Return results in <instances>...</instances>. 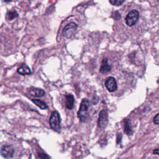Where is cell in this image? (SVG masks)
Wrapping results in <instances>:
<instances>
[{
    "label": "cell",
    "mask_w": 159,
    "mask_h": 159,
    "mask_svg": "<svg viewBox=\"0 0 159 159\" xmlns=\"http://www.w3.org/2000/svg\"><path fill=\"white\" fill-rule=\"evenodd\" d=\"M40 157L42 158V159H50L49 157V156L47 155L46 154H44V153H41V154H40Z\"/></svg>",
    "instance_id": "cell-17"
},
{
    "label": "cell",
    "mask_w": 159,
    "mask_h": 159,
    "mask_svg": "<svg viewBox=\"0 0 159 159\" xmlns=\"http://www.w3.org/2000/svg\"><path fill=\"white\" fill-rule=\"evenodd\" d=\"M14 150L13 147L11 146H3L1 150H0V154L1 155L6 158H12L14 155Z\"/></svg>",
    "instance_id": "cell-7"
},
{
    "label": "cell",
    "mask_w": 159,
    "mask_h": 159,
    "mask_svg": "<svg viewBox=\"0 0 159 159\" xmlns=\"http://www.w3.org/2000/svg\"><path fill=\"white\" fill-rule=\"evenodd\" d=\"M28 93L30 95L34 97H38V98L42 97L45 95V92L44 90L41 89V88H34V87L31 88L28 91Z\"/></svg>",
    "instance_id": "cell-8"
},
{
    "label": "cell",
    "mask_w": 159,
    "mask_h": 159,
    "mask_svg": "<svg viewBox=\"0 0 159 159\" xmlns=\"http://www.w3.org/2000/svg\"><path fill=\"white\" fill-rule=\"evenodd\" d=\"M75 103V98L74 95L68 94L65 95V104L67 109L71 110L74 108Z\"/></svg>",
    "instance_id": "cell-9"
},
{
    "label": "cell",
    "mask_w": 159,
    "mask_h": 159,
    "mask_svg": "<svg viewBox=\"0 0 159 159\" xmlns=\"http://www.w3.org/2000/svg\"><path fill=\"white\" fill-rule=\"evenodd\" d=\"M122 139V135L121 134H119L117 135V143L119 144L121 143V140Z\"/></svg>",
    "instance_id": "cell-18"
},
{
    "label": "cell",
    "mask_w": 159,
    "mask_h": 159,
    "mask_svg": "<svg viewBox=\"0 0 159 159\" xmlns=\"http://www.w3.org/2000/svg\"><path fill=\"white\" fill-rule=\"evenodd\" d=\"M108 123V115L106 110H102L99 113V119L98 121V126L101 128H105Z\"/></svg>",
    "instance_id": "cell-5"
},
{
    "label": "cell",
    "mask_w": 159,
    "mask_h": 159,
    "mask_svg": "<svg viewBox=\"0 0 159 159\" xmlns=\"http://www.w3.org/2000/svg\"><path fill=\"white\" fill-rule=\"evenodd\" d=\"M32 101L41 110H46L48 108V106L47 105V104L41 100L33 99H32Z\"/></svg>",
    "instance_id": "cell-13"
},
{
    "label": "cell",
    "mask_w": 159,
    "mask_h": 159,
    "mask_svg": "<svg viewBox=\"0 0 159 159\" xmlns=\"http://www.w3.org/2000/svg\"><path fill=\"white\" fill-rule=\"evenodd\" d=\"M17 73L22 75H30L31 74V71L28 66H27L25 64H23L17 69Z\"/></svg>",
    "instance_id": "cell-11"
},
{
    "label": "cell",
    "mask_w": 159,
    "mask_h": 159,
    "mask_svg": "<svg viewBox=\"0 0 159 159\" xmlns=\"http://www.w3.org/2000/svg\"><path fill=\"white\" fill-rule=\"evenodd\" d=\"M110 3L111 4H112L113 5H116V6H121L122 3H125V1H121V0H114V1H113V0H110Z\"/></svg>",
    "instance_id": "cell-15"
},
{
    "label": "cell",
    "mask_w": 159,
    "mask_h": 159,
    "mask_svg": "<svg viewBox=\"0 0 159 159\" xmlns=\"http://www.w3.org/2000/svg\"><path fill=\"white\" fill-rule=\"evenodd\" d=\"M139 18V13L137 10H132L126 16V23L129 26H133L135 25Z\"/></svg>",
    "instance_id": "cell-3"
},
{
    "label": "cell",
    "mask_w": 159,
    "mask_h": 159,
    "mask_svg": "<svg viewBox=\"0 0 159 159\" xmlns=\"http://www.w3.org/2000/svg\"><path fill=\"white\" fill-rule=\"evenodd\" d=\"M153 154H156V155H159V149H155V150L153 151Z\"/></svg>",
    "instance_id": "cell-19"
},
{
    "label": "cell",
    "mask_w": 159,
    "mask_h": 159,
    "mask_svg": "<svg viewBox=\"0 0 159 159\" xmlns=\"http://www.w3.org/2000/svg\"><path fill=\"white\" fill-rule=\"evenodd\" d=\"M17 17H18V13H17V11L15 10H11L6 13V18L8 21H12L16 18Z\"/></svg>",
    "instance_id": "cell-12"
},
{
    "label": "cell",
    "mask_w": 159,
    "mask_h": 159,
    "mask_svg": "<svg viewBox=\"0 0 159 159\" xmlns=\"http://www.w3.org/2000/svg\"><path fill=\"white\" fill-rule=\"evenodd\" d=\"M111 69V67L108 63V60L107 59H103L100 67V72L102 74L108 73L110 71Z\"/></svg>",
    "instance_id": "cell-10"
},
{
    "label": "cell",
    "mask_w": 159,
    "mask_h": 159,
    "mask_svg": "<svg viewBox=\"0 0 159 159\" xmlns=\"http://www.w3.org/2000/svg\"><path fill=\"white\" fill-rule=\"evenodd\" d=\"M158 2H159V0H158Z\"/></svg>",
    "instance_id": "cell-20"
},
{
    "label": "cell",
    "mask_w": 159,
    "mask_h": 159,
    "mask_svg": "<svg viewBox=\"0 0 159 159\" xmlns=\"http://www.w3.org/2000/svg\"><path fill=\"white\" fill-rule=\"evenodd\" d=\"M77 29V25L75 23H70L68 24L63 30V35L67 38H71L75 33Z\"/></svg>",
    "instance_id": "cell-4"
},
{
    "label": "cell",
    "mask_w": 159,
    "mask_h": 159,
    "mask_svg": "<svg viewBox=\"0 0 159 159\" xmlns=\"http://www.w3.org/2000/svg\"><path fill=\"white\" fill-rule=\"evenodd\" d=\"M125 131L128 135H131L133 132L131 128L130 121L128 120H125Z\"/></svg>",
    "instance_id": "cell-14"
},
{
    "label": "cell",
    "mask_w": 159,
    "mask_h": 159,
    "mask_svg": "<svg viewBox=\"0 0 159 159\" xmlns=\"http://www.w3.org/2000/svg\"><path fill=\"white\" fill-rule=\"evenodd\" d=\"M90 107V101L88 99H83L81 103L79 111H78V117L82 122H86L89 117V108Z\"/></svg>",
    "instance_id": "cell-1"
},
{
    "label": "cell",
    "mask_w": 159,
    "mask_h": 159,
    "mask_svg": "<svg viewBox=\"0 0 159 159\" xmlns=\"http://www.w3.org/2000/svg\"><path fill=\"white\" fill-rule=\"evenodd\" d=\"M60 122L61 119L59 113L56 111H53L51 114L49 120V123L51 128L54 129L55 131L59 132L61 129Z\"/></svg>",
    "instance_id": "cell-2"
},
{
    "label": "cell",
    "mask_w": 159,
    "mask_h": 159,
    "mask_svg": "<svg viewBox=\"0 0 159 159\" xmlns=\"http://www.w3.org/2000/svg\"><path fill=\"white\" fill-rule=\"evenodd\" d=\"M154 122L155 125H159V113L157 114L154 118Z\"/></svg>",
    "instance_id": "cell-16"
},
{
    "label": "cell",
    "mask_w": 159,
    "mask_h": 159,
    "mask_svg": "<svg viewBox=\"0 0 159 159\" xmlns=\"http://www.w3.org/2000/svg\"><path fill=\"white\" fill-rule=\"evenodd\" d=\"M105 85L110 92H115L117 88L116 81L113 77H110L107 79L105 81Z\"/></svg>",
    "instance_id": "cell-6"
}]
</instances>
